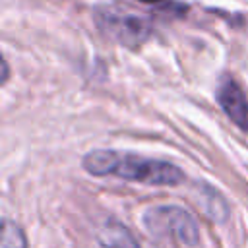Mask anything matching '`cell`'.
<instances>
[{"label":"cell","instance_id":"6da1fadb","mask_svg":"<svg viewBox=\"0 0 248 248\" xmlns=\"http://www.w3.org/2000/svg\"><path fill=\"white\" fill-rule=\"evenodd\" d=\"M83 169L95 176H118L124 180H134L151 186H176L184 180V174L178 167L147 159L132 153H118L97 149L83 157Z\"/></svg>","mask_w":248,"mask_h":248},{"label":"cell","instance_id":"7a4b0ae2","mask_svg":"<svg viewBox=\"0 0 248 248\" xmlns=\"http://www.w3.org/2000/svg\"><path fill=\"white\" fill-rule=\"evenodd\" d=\"M99 29L126 46H138L151 35V23L141 14H128L114 8H101L95 14Z\"/></svg>","mask_w":248,"mask_h":248},{"label":"cell","instance_id":"3957f363","mask_svg":"<svg viewBox=\"0 0 248 248\" xmlns=\"http://www.w3.org/2000/svg\"><path fill=\"white\" fill-rule=\"evenodd\" d=\"M143 223L149 232L157 236H172L188 246H194L200 238L194 217L182 207H174V205L151 207L149 211H145Z\"/></svg>","mask_w":248,"mask_h":248},{"label":"cell","instance_id":"277c9868","mask_svg":"<svg viewBox=\"0 0 248 248\" xmlns=\"http://www.w3.org/2000/svg\"><path fill=\"white\" fill-rule=\"evenodd\" d=\"M217 101L225 114L244 132H248V99L232 78H223L217 89Z\"/></svg>","mask_w":248,"mask_h":248},{"label":"cell","instance_id":"5b68a950","mask_svg":"<svg viewBox=\"0 0 248 248\" xmlns=\"http://www.w3.org/2000/svg\"><path fill=\"white\" fill-rule=\"evenodd\" d=\"M97 240L103 248H140L130 231L116 221H107L97 231Z\"/></svg>","mask_w":248,"mask_h":248},{"label":"cell","instance_id":"8992f818","mask_svg":"<svg viewBox=\"0 0 248 248\" xmlns=\"http://www.w3.org/2000/svg\"><path fill=\"white\" fill-rule=\"evenodd\" d=\"M196 198H198L200 207H203V211H205L213 221H225V219H227L229 209H227L225 200L219 196V192H215V190H211L209 186L202 184V186H198Z\"/></svg>","mask_w":248,"mask_h":248},{"label":"cell","instance_id":"52a82bcc","mask_svg":"<svg viewBox=\"0 0 248 248\" xmlns=\"http://www.w3.org/2000/svg\"><path fill=\"white\" fill-rule=\"evenodd\" d=\"M2 248H27L23 231L8 219H4L2 225Z\"/></svg>","mask_w":248,"mask_h":248},{"label":"cell","instance_id":"ba28073f","mask_svg":"<svg viewBox=\"0 0 248 248\" xmlns=\"http://www.w3.org/2000/svg\"><path fill=\"white\" fill-rule=\"evenodd\" d=\"M2 70H4V72H2V81H6V79H8V62H6V60L2 62Z\"/></svg>","mask_w":248,"mask_h":248},{"label":"cell","instance_id":"9c48e42d","mask_svg":"<svg viewBox=\"0 0 248 248\" xmlns=\"http://www.w3.org/2000/svg\"><path fill=\"white\" fill-rule=\"evenodd\" d=\"M140 2H145V4H157V2H163V0H140Z\"/></svg>","mask_w":248,"mask_h":248}]
</instances>
